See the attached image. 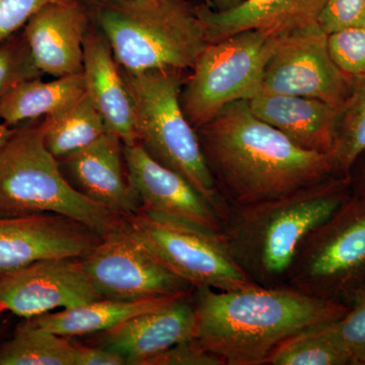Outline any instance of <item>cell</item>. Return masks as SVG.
I'll use <instances>...</instances> for the list:
<instances>
[{"label": "cell", "instance_id": "83f0119b", "mask_svg": "<svg viewBox=\"0 0 365 365\" xmlns=\"http://www.w3.org/2000/svg\"><path fill=\"white\" fill-rule=\"evenodd\" d=\"M344 302L348 309L336 328L353 365H365V283L352 290Z\"/></svg>", "mask_w": 365, "mask_h": 365}, {"label": "cell", "instance_id": "484cf974", "mask_svg": "<svg viewBox=\"0 0 365 365\" xmlns=\"http://www.w3.org/2000/svg\"><path fill=\"white\" fill-rule=\"evenodd\" d=\"M365 150V78L353 79L352 91L338 110L332 150L334 176L348 180L356 158Z\"/></svg>", "mask_w": 365, "mask_h": 365}, {"label": "cell", "instance_id": "cb8c5ba5", "mask_svg": "<svg viewBox=\"0 0 365 365\" xmlns=\"http://www.w3.org/2000/svg\"><path fill=\"white\" fill-rule=\"evenodd\" d=\"M336 322L307 327L277 346L269 365H353Z\"/></svg>", "mask_w": 365, "mask_h": 365}, {"label": "cell", "instance_id": "ac0fdd59", "mask_svg": "<svg viewBox=\"0 0 365 365\" xmlns=\"http://www.w3.org/2000/svg\"><path fill=\"white\" fill-rule=\"evenodd\" d=\"M83 72L86 93L102 114L109 131L119 137L124 145L136 144L133 108L121 69L111 45L91 21L83 42Z\"/></svg>", "mask_w": 365, "mask_h": 365}, {"label": "cell", "instance_id": "8d00e7d4", "mask_svg": "<svg viewBox=\"0 0 365 365\" xmlns=\"http://www.w3.org/2000/svg\"><path fill=\"white\" fill-rule=\"evenodd\" d=\"M0 313H1V312H0Z\"/></svg>", "mask_w": 365, "mask_h": 365}, {"label": "cell", "instance_id": "4316f807", "mask_svg": "<svg viewBox=\"0 0 365 365\" xmlns=\"http://www.w3.org/2000/svg\"><path fill=\"white\" fill-rule=\"evenodd\" d=\"M42 76L23 33L0 42V102L16 86Z\"/></svg>", "mask_w": 365, "mask_h": 365}, {"label": "cell", "instance_id": "5bb4252c", "mask_svg": "<svg viewBox=\"0 0 365 365\" xmlns=\"http://www.w3.org/2000/svg\"><path fill=\"white\" fill-rule=\"evenodd\" d=\"M58 160L72 188L117 215L138 212L143 205L132 186L124 158V144L112 132Z\"/></svg>", "mask_w": 365, "mask_h": 365}, {"label": "cell", "instance_id": "d4e9b609", "mask_svg": "<svg viewBox=\"0 0 365 365\" xmlns=\"http://www.w3.org/2000/svg\"><path fill=\"white\" fill-rule=\"evenodd\" d=\"M0 365H74V344L26 321L0 345Z\"/></svg>", "mask_w": 365, "mask_h": 365}, {"label": "cell", "instance_id": "44dd1931", "mask_svg": "<svg viewBox=\"0 0 365 365\" xmlns=\"http://www.w3.org/2000/svg\"><path fill=\"white\" fill-rule=\"evenodd\" d=\"M177 297H157L136 302L102 299L71 309H63L57 313L50 312L26 319V322L30 325L69 339L104 332L137 314L160 309Z\"/></svg>", "mask_w": 365, "mask_h": 365}, {"label": "cell", "instance_id": "30bf717a", "mask_svg": "<svg viewBox=\"0 0 365 365\" xmlns=\"http://www.w3.org/2000/svg\"><path fill=\"white\" fill-rule=\"evenodd\" d=\"M81 262L103 299L136 302L180 297L194 289L125 227L106 235L90 253L81 257Z\"/></svg>", "mask_w": 365, "mask_h": 365}, {"label": "cell", "instance_id": "7a4b0ae2", "mask_svg": "<svg viewBox=\"0 0 365 365\" xmlns=\"http://www.w3.org/2000/svg\"><path fill=\"white\" fill-rule=\"evenodd\" d=\"M194 339L225 365H265L283 341L307 327L338 321L340 299L312 297L283 287L255 284L234 290L194 288Z\"/></svg>", "mask_w": 365, "mask_h": 365}, {"label": "cell", "instance_id": "7c38bea8", "mask_svg": "<svg viewBox=\"0 0 365 365\" xmlns=\"http://www.w3.org/2000/svg\"><path fill=\"white\" fill-rule=\"evenodd\" d=\"M102 299L81 257L43 259L0 277V312L26 319Z\"/></svg>", "mask_w": 365, "mask_h": 365}, {"label": "cell", "instance_id": "9a60e30c", "mask_svg": "<svg viewBox=\"0 0 365 365\" xmlns=\"http://www.w3.org/2000/svg\"><path fill=\"white\" fill-rule=\"evenodd\" d=\"M85 0H55L41 7L24 26L36 66L60 78L83 71V42L91 24Z\"/></svg>", "mask_w": 365, "mask_h": 365}, {"label": "cell", "instance_id": "4dcf8cb0", "mask_svg": "<svg viewBox=\"0 0 365 365\" xmlns=\"http://www.w3.org/2000/svg\"><path fill=\"white\" fill-rule=\"evenodd\" d=\"M144 365H225L222 359L208 352L195 339L184 341L146 360Z\"/></svg>", "mask_w": 365, "mask_h": 365}, {"label": "cell", "instance_id": "d6986e66", "mask_svg": "<svg viewBox=\"0 0 365 365\" xmlns=\"http://www.w3.org/2000/svg\"><path fill=\"white\" fill-rule=\"evenodd\" d=\"M326 0H245L225 11L211 9L207 2L197 4L208 43L218 42L235 34L270 29L288 34L318 21Z\"/></svg>", "mask_w": 365, "mask_h": 365}, {"label": "cell", "instance_id": "f1b7e54d", "mask_svg": "<svg viewBox=\"0 0 365 365\" xmlns=\"http://www.w3.org/2000/svg\"><path fill=\"white\" fill-rule=\"evenodd\" d=\"M328 47L334 62L346 76L365 78V26L330 34Z\"/></svg>", "mask_w": 365, "mask_h": 365}, {"label": "cell", "instance_id": "3957f363", "mask_svg": "<svg viewBox=\"0 0 365 365\" xmlns=\"http://www.w3.org/2000/svg\"><path fill=\"white\" fill-rule=\"evenodd\" d=\"M350 197L348 180L332 175L283 195L230 207L222 234L250 279L261 287H283L302 242Z\"/></svg>", "mask_w": 365, "mask_h": 365}, {"label": "cell", "instance_id": "ffe728a7", "mask_svg": "<svg viewBox=\"0 0 365 365\" xmlns=\"http://www.w3.org/2000/svg\"><path fill=\"white\" fill-rule=\"evenodd\" d=\"M248 102L259 119L282 132L299 148L329 157L339 108L317 98L263 91Z\"/></svg>", "mask_w": 365, "mask_h": 365}, {"label": "cell", "instance_id": "ba28073f", "mask_svg": "<svg viewBox=\"0 0 365 365\" xmlns=\"http://www.w3.org/2000/svg\"><path fill=\"white\" fill-rule=\"evenodd\" d=\"M125 230L194 288L241 289L256 284L235 260L222 232L140 209Z\"/></svg>", "mask_w": 365, "mask_h": 365}, {"label": "cell", "instance_id": "52a82bcc", "mask_svg": "<svg viewBox=\"0 0 365 365\" xmlns=\"http://www.w3.org/2000/svg\"><path fill=\"white\" fill-rule=\"evenodd\" d=\"M284 35L259 29L208 43L180 95L190 124L199 128L227 105L255 97L260 91L266 66Z\"/></svg>", "mask_w": 365, "mask_h": 365}, {"label": "cell", "instance_id": "4fadbf2b", "mask_svg": "<svg viewBox=\"0 0 365 365\" xmlns=\"http://www.w3.org/2000/svg\"><path fill=\"white\" fill-rule=\"evenodd\" d=\"M103 239L56 213L0 217V277L43 259L83 257Z\"/></svg>", "mask_w": 365, "mask_h": 365}, {"label": "cell", "instance_id": "277c9868", "mask_svg": "<svg viewBox=\"0 0 365 365\" xmlns=\"http://www.w3.org/2000/svg\"><path fill=\"white\" fill-rule=\"evenodd\" d=\"M91 21L129 73L190 71L208 44L190 0H85Z\"/></svg>", "mask_w": 365, "mask_h": 365}, {"label": "cell", "instance_id": "8fae6325", "mask_svg": "<svg viewBox=\"0 0 365 365\" xmlns=\"http://www.w3.org/2000/svg\"><path fill=\"white\" fill-rule=\"evenodd\" d=\"M352 86L353 79L334 62L328 35L316 21L281 38L266 66L260 91L317 98L339 108Z\"/></svg>", "mask_w": 365, "mask_h": 365}, {"label": "cell", "instance_id": "e0dca14e", "mask_svg": "<svg viewBox=\"0 0 365 365\" xmlns=\"http://www.w3.org/2000/svg\"><path fill=\"white\" fill-rule=\"evenodd\" d=\"M195 311L192 292L160 309L137 314L114 328L98 333L100 347L118 353L127 365L146 360L195 335Z\"/></svg>", "mask_w": 365, "mask_h": 365}, {"label": "cell", "instance_id": "2e32d148", "mask_svg": "<svg viewBox=\"0 0 365 365\" xmlns=\"http://www.w3.org/2000/svg\"><path fill=\"white\" fill-rule=\"evenodd\" d=\"M124 158L141 209L222 232V216L184 177L153 160L137 143L124 145Z\"/></svg>", "mask_w": 365, "mask_h": 365}, {"label": "cell", "instance_id": "d6a6232c", "mask_svg": "<svg viewBox=\"0 0 365 365\" xmlns=\"http://www.w3.org/2000/svg\"><path fill=\"white\" fill-rule=\"evenodd\" d=\"M74 344V365H127L118 353L100 347Z\"/></svg>", "mask_w": 365, "mask_h": 365}, {"label": "cell", "instance_id": "5b68a950", "mask_svg": "<svg viewBox=\"0 0 365 365\" xmlns=\"http://www.w3.org/2000/svg\"><path fill=\"white\" fill-rule=\"evenodd\" d=\"M42 119L14 127L0 145V217L56 213L102 237L124 227L123 216L81 195L46 148Z\"/></svg>", "mask_w": 365, "mask_h": 365}, {"label": "cell", "instance_id": "603a6c76", "mask_svg": "<svg viewBox=\"0 0 365 365\" xmlns=\"http://www.w3.org/2000/svg\"><path fill=\"white\" fill-rule=\"evenodd\" d=\"M42 129L46 148L56 158L85 148L109 132L88 93L62 111L43 118Z\"/></svg>", "mask_w": 365, "mask_h": 365}, {"label": "cell", "instance_id": "836d02e7", "mask_svg": "<svg viewBox=\"0 0 365 365\" xmlns=\"http://www.w3.org/2000/svg\"><path fill=\"white\" fill-rule=\"evenodd\" d=\"M351 196L365 203V150L353 163L348 176Z\"/></svg>", "mask_w": 365, "mask_h": 365}, {"label": "cell", "instance_id": "f546056e", "mask_svg": "<svg viewBox=\"0 0 365 365\" xmlns=\"http://www.w3.org/2000/svg\"><path fill=\"white\" fill-rule=\"evenodd\" d=\"M327 34L365 26V0H326L318 18Z\"/></svg>", "mask_w": 365, "mask_h": 365}, {"label": "cell", "instance_id": "6da1fadb", "mask_svg": "<svg viewBox=\"0 0 365 365\" xmlns=\"http://www.w3.org/2000/svg\"><path fill=\"white\" fill-rule=\"evenodd\" d=\"M195 130L216 189L230 208L283 195L333 175L328 155L299 148L259 119L246 100L227 105Z\"/></svg>", "mask_w": 365, "mask_h": 365}, {"label": "cell", "instance_id": "d590c367", "mask_svg": "<svg viewBox=\"0 0 365 365\" xmlns=\"http://www.w3.org/2000/svg\"><path fill=\"white\" fill-rule=\"evenodd\" d=\"M14 127L7 126L6 124H0V145L6 143L9 137L13 134Z\"/></svg>", "mask_w": 365, "mask_h": 365}, {"label": "cell", "instance_id": "1f68e13d", "mask_svg": "<svg viewBox=\"0 0 365 365\" xmlns=\"http://www.w3.org/2000/svg\"><path fill=\"white\" fill-rule=\"evenodd\" d=\"M55 0H0V42L26 26L38 11Z\"/></svg>", "mask_w": 365, "mask_h": 365}, {"label": "cell", "instance_id": "7402d4cb", "mask_svg": "<svg viewBox=\"0 0 365 365\" xmlns=\"http://www.w3.org/2000/svg\"><path fill=\"white\" fill-rule=\"evenodd\" d=\"M35 78L13 88L0 102V120L16 127L31 120L56 114L86 93L83 72L60 76L54 81Z\"/></svg>", "mask_w": 365, "mask_h": 365}, {"label": "cell", "instance_id": "8992f818", "mask_svg": "<svg viewBox=\"0 0 365 365\" xmlns=\"http://www.w3.org/2000/svg\"><path fill=\"white\" fill-rule=\"evenodd\" d=\"M120 69L133 108L136 143L153 160L184 177L212 204L223 222L230 207L216 189L195 128L180 102L189 71L162 69L129 73Z\"/></svg>", "mask_w": 365, "mask_h": 365}, {"label": "cell", "instance_id": "e575fe53", "mask_svg": "<svg viewBox=\"0 0 365 365\" xmlns=\"http://www.w3.org/2000/svg\"><path fill=\"white\" fill-rule=\"evenodd\" d=\"M245 0H206L211 9L217 11H228L240 6Z\"/></svg>", "mask_w": 365, "mask_h": 365}, {"label": "cell", "instance_id": "9c48e42d", "mask_svg": "<svg viewBox=\"0 0 365 365\" xmlns=\"http://www.w3.org/2000/svg\"><path fill=\"white\" fill-rule=\"evenodd\" d=\"M365 283V203L350 197L299 247L288 287L312 297L344 302Z\"/></svg>", "mask_w": 365, "mask_h": 365}]
</instances>
